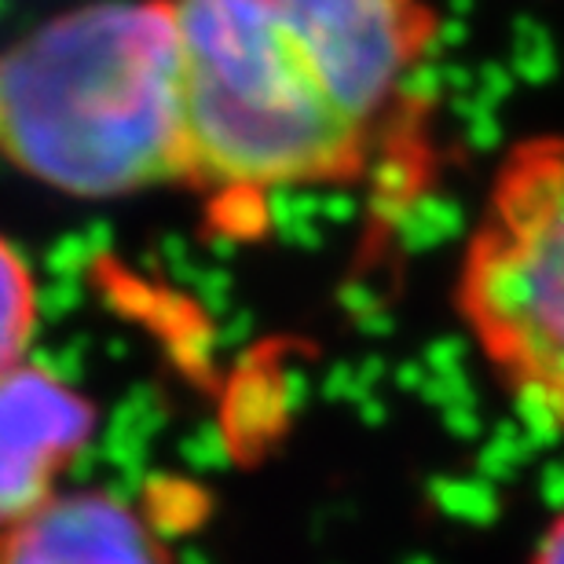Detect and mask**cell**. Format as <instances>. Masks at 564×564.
Listing matches in <instances>:
<instances>
[{"instance_id": "6da1fadb", "label": "cell", "mask_w": 564, "mask_h": 564, "mask_svg": "<svg viewBox=\"0 0 564 564\" xmlns=\"http://www.w3.org/2000/svg\"><path fill=\"white\" fill-rule=\"evenodd\" d=\"M184 184L250 206L364 176L436 41L429 0H169Z\"/></svg>"}, {"instance_id": "7a4b0ae2", "label": "cell", "mask_w": 564, "mask_h": 564, "mask_svg": "<svg viewBox=\"0 0 564 564\" xmlns=\"http://www.w3.org/2000/svg\"><path fill=\"white\" fill-rule=\"evenodd\" d=\"M0 158L85 198L184 184V66L169 0L70 8L0 55Z\"/></svg>"}, {"instance_id": "3957f363", "label": "cell", "mask_w": 564, "mask_h": 564, "mask_svg": "<svg viewBox=\"0 0 564 564\" xmlns=\"http://www.w3.org/2000/svg\"><path fill=\"white\" fill-rule=\"evenodd\" d=\"M455 297L502 389L564 429V137L524 140L502 158Z\"/></svg>"}, {"instance_id": "277c9868", "label": "cell", "mask_w": 564, "mask_h": 564, "mask_svg": "<svg viewBox=\"0 0 564 564\" xmlns=\"http://www.w3.org/2000/svg\"><path fill=\"white\" fill-rule=\"evenodd\" d=\"M96 403L41 364L0 370V532L59 495L96 436Z\"/></svg>"}, {"instance_id": "5b68a950", "label": "cell", "mask_w": 564, "mask_h": 564, "mask_svg": "<svg viewBox=\"0 0 564 564\" xmlns=\"http://www.w3.org/2000/svg\"><path fill=\"white\" fill-rule=\"evenodd\" d=\"M0 564H169V554L121 495L59 491L0 532Z\"/></svg>"}, {"instance_id": "8992f818", "label": "cell", "mask_w": 564, "mask_h": 564, "mask_svg": "<svg viewBox=\"0 0 564 564\" xmlns=\"http://www.w3.org/2000/svg\"><path fill=\"white\" fill-rule=\"evenodd\" d=\"M37 326V282L22 253L0 235V370L22 364Z\"/></svg>"}, {"instance_id": "52a82bcc", "label": "cell", "mask_w": 564, "mask_h": 564, "mask_svg": "<svg viewBox=\"0 0 564 564\" xmlns=\"http://www.w3.org/2000/svg\"><path fill=\"white\" fill-rule=\"evenodd\" d=\"M532 564H564V513H557L554 524H550L543 539H539Z\"/></svg>"}]
</instances>
